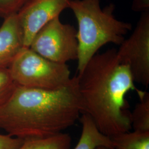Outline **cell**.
I'll return each mask as SVG.
<instances>
[{
  "instance_id": "6da1fadb",
  "label": "cell",
  "mask_w": 149,
  "mask_h": 149,
  "mask_svg": "<svg viewBox=\"0 0 149 149\" xmlns=\"http://www.w3.org/2000/svg\"><path fill=\"white\" fill-rule=\"evenodd\" d=\"M82 112L76 76L56 90L17 85L0 108V128L18 138H47L72 126Z\"/></svg>"
},
{
  "instance_id": "7a4b0ae2",
  "label": "cell",
  "mask_w": 149,
  "mask_h": 149,
  "mask_svg": "<svg viewBox=\"0 0 149 149\" xmlns=\"http://www.w3.org/2000/svg\"><path fill=\"white\" fill-rule=\"evenodd\" d=\"M82 106L102 133L112 137L132 129L131 112L125 96L138 90L127 65L117 50L96 53L76 76Z\"/></svg>"
},
{
  "instance_id": "3957f363",
  "label": "cell",
  "mask_w": 149,
  "mask_h": 149,
  "mask_svg": "<svg viewBox=\"0 0 149 149\" xmlns=\"http://www.w3.org/2000/svg\"><path fill=\"white\" fill-rule=\"evenodd\" d=\"M68 8L78 24V73L103 46L120 45L132 29L131 23L116 18L112 3L102 8L100 0H70Z\"/></svg>"
},
{
  "instance_id": "277c9868",
  "label": "cell",
  "mask_w": 149,
  "mask_h": 149,
  "mask_svg": "<svg viewBox=\"0 0 149 149\" xmlns=\"http://www.w3.org/2000/svg\"><path fill=\"white\" fill-rule=\"evenodd\" d=\"M17 85L45 90L59 89L70 82L67 64L52 61L24 47L8 67Z\"/></svg>"
},
{
  "instance_id": "5b68a950",
  "label": "cell",
  "mask_w": 149,
  "mask_h": 149,
  "mask_svg": "<svg viewBox=\"0 0 149 149\" xmlns=\"http://www.w3.org/2000/svg\"><path fill=\"white\" fill-rule=\"evenodd\" d=\"M29 48L45 59L60 64L77 60V29L63 23L60 16L42 27L33 38Z\"/></svg>"
},
{
  "instance_id": "8992f818",
  "label": "cell",
  "mask_w": 149,
  "mask_h": 149,
  "mask_svg": "<svg viewBox=\"0 0 149 149\" xmlns=\"http://www.w3.org/2000/svg\"><path fill=\"white\" fill-rule=\"evenodd\" d=\"M117 50L120 62L127 65L135 82L149 85V10L141 12L130 37Z\"/></svg>"
},
{
  "instance_id": "52a82bcc",
  "label": "cell",
  "mask_w": 149,
  "mask_h": 149,
  "mask_svg": "<svg viewBox=\"0 0 149 149\" xmlns=\"http://www.w3.org/2000/svg\"><path fill=\"white\" fill-rule=\"evenodd\" d=\"M70 0H29L17 13L21 27L24 47L45 24L60 16L68 8Z\"/></svg>"
},
{
  "instance_id": "ba28073f",
  "label": "cell",
  "mask_w": 149,
  "mask_h": 149,
  "mask_svg": "<svg viewBox=\"0 0 149 149\" xmlns=\"http://www.w3.org/2000/svg\"><path fill=\"white\" fill-rule=\"evenodd\" d=\"M4 19L0 27V68H8L24 46L17 13Z\"/></svg>"
},
{
  "instance_id": "9c48e42d",
  "label": "cell",
  "mask_w": 149,
  "mask_h": 149,
  "mask_svg": "<svg viewBox=\"0 0 149 149\" xmlns=\"http://www.w3.org/2000/svg\"><path fill=\"white\" fill-rule=\"evenodd\" d=\"M80 121L82 125V133L74 149H96L99 146L114 149L111 137L102 133L88 114L82 113Z\"/></svg>"
},
{
  "instance_id": "30bf717a",
  "label": "cell",
  "mask_w": 149,
  "mask_h": 149,
  "mask_svg": "<svg viewBox=\"0 0 149 149\" xmlns=\"http://www.w3.org/2000/svg\"><path fill=\"white\" fill-rule=\"evenodd\" d=\"M71 141L70 135L60 133L47 138L24 139L17 149H70Z\"/></svg>"
},
{
  "instance_id": "8fae6325",
  "label": "cell",
  "mask_w": 149,
  "mask_h": 149,
  "mask_svg": "<svg viewBox=\"0 0 149 149\" xmlns=\"http://www.w3.org/2000/svg\"><path fill=\"white\" fill-rule=\"evenodd\" d=\"M139 102L131 113L132 128L134 131L149 132V93L146 91H136Z\"/></svg>"
},
{
  "instance_id": "7c38bea8",
  "label": "cell",
  "mask_w": 149,
  "mask_h": 149,
  "mask_svg": "<svg viewBox=\"0 0 149 149\" xmlns=\"http://www.w3.org/2000/svg\"><path fill=\"white\" fill-rule=\"evenodd\" d=\"M114 149H149V132H125L111 137Z\"/></svg>"
},
{
  "instance_id": "4fadbf2b",
  "label": "cell",
  "mask_w": 149,
  "mask_h": 149,
  "mask_svg": "<svg viewBox=\"0 0 149 149\" xmlns=\"http://www.w3.org/2000/svg\"><path fill=\"white\" fill-rule=\"evenodd\" d=\"M16 86L9 68H0V108L10 98Z\"/></svg>"
},
{
  "instance_id": "5bb4252c",
  "label": "cell",
  "mask_w": 149,
  "mask_h": 149,
  "mask_svg": "<svg viewBox=\"0 0 149 149\" xmlns=\"http://www.w3.org/2000/svg\"><path fill=\"white\" fill-rule=\"evenodd\" d=\"M29 0H0V17L16 14Z\"/></svg>"
},
{
  "instance_id": "9a60e30c",
  "label": "cell",
  "mask_w": 149,
  "mask_h": 149,
  "mask_svg": "<svg viewBox=\"0 0 149 149\" xmlns=\"http://www.w3.org/2000/svg\"><path fill=\"white\" fill-rule=\"evenodd\" d=\"M24 139L0 134V149H17L21 146Z\"/></svg>"
},
{
  "instance_id": "2e32d148",
  "label": "cell",
  "mask_w": 149,
  "mask_h": 149,
  "mask_svg": "<svg viewBox=\"0 0 149 149\" xmlns=\"http://www.w3.org/2000/svg\"><path fill=\"white\" fill-rule=\"evenodd\" d=\"M132 10L143 12L149 10V0H133Z\"/></svg>"
},
{
  "instance_id": "e0dca14e",
  "label": "cell",
  "mask_w": 149,
  "mask_h": 149,
  "mask_svg": "<svg viewBox=\"0 0 149 149\" xmlns=\"http://www.w3.org/2000/svg\"><path fill=\"white\" fill-rule=\"evenodd\" d=\"M96 149H108V148H105V147H103V146H99V147H97V148H96Z\"/></svg>"
}]
</instances>
